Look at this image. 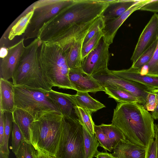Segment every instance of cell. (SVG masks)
<instances>
[{"label":"cell","mask_w":158,"mask_h":158,"mask_svg":"<svg viewBox=\"0 0 158 158\" xmlns=\"http://www.w3.org/2000/svg\"><path fill=\"white\" fill-rule=\"evenodd\" d=\"M139 0H114L109 3L101 15L105 23L119 17L127 11Z\"/></svg>","instance_id":"20"},{"label":"cell","mask_w":158,"mask_h":158,"mask_svg":"<svg viewBox=\"0 0 158 158\" xmlns=\"http://www.w3.org/2000/svg\"><path fill=\"white\" fill-rule=\"evenodd\" d=\"M108 5L101 0H74L44 23L40 34L47 38L70 25L92 20L101 16Z\"/></svg>","instance_id":"2"},{"label":"cell","mask_w":158,"mask_h":158,"mask_svg":"<svg viewBox=\"0 0 158 158\" xmlns=\"http://www.w3.org/2000/svg\"><path fill=\"white\" fill-rule=\"evenodd\" d=\"M95 157L96 158H116L112 154L98 151L96 154Z\"/></svg>","instance_id":"41"},{"label":"cell","mask_w":158,"mask_h":158,"mask_svg":"<svg viewBox=\"0 0 158 158\" xmlns=\"http://www.w3.org/2000/svg\"><path fill=\"white\" fill-rule=\"evenodd\" d=\"M156 93V106L154 111L151 112V114L154 119L158 120V89H155Z\"/></svg>","instance_id":"42"},{"label":"cell","mask_w":158,"mask_h":158,"mask_svg":"<svg viewBox=\"0 0 158 158\" xmlns=\"http://www.w3.org/2000/svg\"><path fill=\"white\" fill-rule=\"evenodd\" d=\"M95 135L100 146L106 150L111 152L113 148L111 143L106 135L103 132L100 125H95Z\"/></svg>","instance_id":"33"},{"label":"cell","mask_w":158,"mask_h":158,"mask_svg":"<svg viewBox=\"0 0 158 158\" xmlns=\"http://www.w3.org/2000/svg\"><path fill=\"white\" fill-rule=\"evenodd\" d=\"M73 96L77 106L86 110L91 114L105 107L103 104L92 97L88 92L77 91Z\"/></svg>","instance_id":"22"},{"label":"cell","mask_w":158,"mask_h":158,"mask_svg":"<svg viewBox=\"0 0 158 158\" xmlns=\"http://www.w3.org/2000/svg\"><path fill=\"white\" fill-rule=\"evenodd\" d=\"M92 77L104 87H114L127 91L138 99L139 104H145L149 91L152 88L139 83L125 79L113 74L107 69Z\"/></svg>","instance_id":"9"},{"label":"cell","mask_w":158,"mask_h":158,"mask_svg":"<svg viewBox=\"0 0 158 158\" xmlns=\"http://www.w3.org/2000/svg\"><path fill=\"white\" fill-rule=\"evenodd\" d=\"M35 158H53L45 152L40 150H36Z\"/></svg>","instance_id":"43"},{"label":"cell","mask_w":158,"mask_h":158,"mask_svg":"<svg viewBox=\"0 0 158 158\" xmlns=\"http://www.w3.org/2000/svg\"><path fill=\"white\" fill-rule=\"evenodd\" d=\"M63 115L55 111L44 112L34 119L31 130V143L40 150L56 157L62 129Z\"/></svg>","instance_id":"3"},{"label":"cell","mask_w":158,"mask_h":158,"mask_svg":"<svg viewBox=\"0 0 158 158\" xmlns=\"http://www.w3.org/2000/svg\"><path fill=\"white\" fill-rule=\"evenodd\" d=\"M84 39L76 42L64 52L67 63L70 69L81 67L83 60L82 49Z\"/></svg>","instance_id":"23"},{"label":"cell","mask_w":158,"mask_h":158,"mask_svg":"<svg viewBox=\"0 0 158 158\" xmlns=\"http://www.w3.org/2000/svg\"><path fill=\"white\" fill-rule=\"evenodd\" d=\"M105 93L109 97L114 99L118 103H139L138 99L130 92L114 87H104Z\"/></svg>","instance_id":"24"},{"label":"cell","mask_w":158,"mask_h":158,"mask_svg":"<svg viewBox=\"0 0 158 158\" xmlns=\"http://www.w3.org/2000/svg\"><path fill=\"white\" fill-rule=\"evenodd\" d=\"M103 36V34L102 31H99L86 43L83 45L82 49L83 60L91 51L97 47Z\"/></svg>","instance_id":"32"},{"label":"cell","mask_w":158,"mask_h":158,"mask_svg":"<svg viewBox=\"0 0 158 158\" xmlns=\"http://www.w3.org/2000/svg\"><path fill=\"white\" fill-rule=\"evenodd\" d=\"M13 86L12 82L0 78V112L12 113L15 108Z\"/></svg>","instance_id":"19"},{"label":"cell","mask_w":158,"mask_h":158,"mask_svg":"<svg viewBox=\"0 0 158 158\" xmlns=\"http://www.w3.org/2000/svg\"><path fill=\"white\" fill-rule=\"evenodd\" d=\"M156 106V93L155 89H151L147 95L146 102L143 106L148 111H153Z\"/></svg>","instance_id":"37"},{"label":"cell","mask_w":158,"mask_h":158,"mask_svg":"<svg viewBox=\"0 0 158 158\" xmlns=\"http://www.w3.org/2000/svg\"><path fill=\"white\" fill-rule=\"evenodd\" d=\"M143 67L147 70L146 75L158 77V40L156 48L151 59Z\"/></svg>","instance_id":"35"},{"label":"cell","mask_w":158,"mask_h":158,"mask_svg":"<svg viewBox=\"0 0 158 158\" xmlns=\"http://www.w3.org/2000/svg\"><path fill=\"white\" fill-rule=\"evenodd\" d=\"M75 110L78 120L81 125L91 135H95L94 127L95 124L92 118L91 114L86 110L78 106L75 107Z\"/></svg>","instance_id":"28"},{"label":"cell","mask_w":158,"mask_h":158,"mask_svg":"<svg viewBox=\"0 0 158 158\" xmlns=\"http://www.w3.org/2000/svg\"><path fill=\"white\" fill-rule=\"evenodd\" d=\"M33 14V10L29 12L21 17L11 28L8 35V39L10 40H13L15 36L20 35L25 32Z\"/></svg>","instance_id":"25"},{"label":"cell","mask_w":158,"mask_h":158,"mask_svg":"<svg viewBox=\"0 0 158 158\" xmlns=\"http://www.w3.org/2000/svg\"><path fill=\"white\" fill-rule=\"evenodd\" d=\"M109 46L102 37L97 47L83 59L81 67L82 70L92 76L108 69Z\"/></svg>","instance_id":"11"},{"label":"cell","mask_w":158,"mask_h":158,"mask_svg":"<svg viewBox=\"0 0 158 158\" xmlns=\"http://www.w3.org/2000/svg\"><path fill=\"white\" fill-rule=\"evenodd\" d=\"M36 152L31 143L25 141L15 155L16 158H35Z\"/></svg>","instance_id":"34"},{"label":"cell","mask_w":158,"mask_h":158,"mask_svg":"<svg viewBox=\"0 0 158 158\" xmlns=\"http://www.w3.org/2000/svg\"><path fill=\"white\" fill-rule=\"evenodd\" d=\"M74 0H40L28 7L23 13L25 14L34 11V14L24 38L27 40L37 37L38 31L43 25Z\"/></svg>","instance_id":"8"},{"label":"cell","mask_w":158,"mask_h":158,"mask_svg":"<svg viewBox=\"0 0 158 158\" xmlns=\"http://www.w3.org/2000/svg\"><path fill=\"white\" fill-rule=\"evenodd\" d=\"M151 1L139 0L119 17L105 23L104 27L102 31L103 34L102 38L105 41L110 45L112 44L118 28L128 17L134 12L139 10Z\"/></svg>","instance_id":"15"},{"label":"cell","mask_w":158,"mask_h":158,"mask_svg":"<svg viewBox=\"0 0 158 158\" xmlns=\"http://www.w3.org/2000/svg\"><path fill=\"white\" fill-rule=\"evenodd\" d=\"M155 139L156 146V158H158V129L157 127V124L155 123Z\"/></svg>","instance_id":"44"},{"label":"cell","mask_w":158,"mask_h":158,"mask_svg":"<svg viewBox=\"0 0 158 158\" xmlns=\"http://www.w3.org/2000/svg\"><path fill=\"white\" fill-rule=\"evenodd\" d=\"M100 126L110 141L113 148L121 141L126 139L122 131L112 124L102 123Z\"/></svg>","instance_id":"27"},{"label":"cell","mask_w":158,"mask_h":158,"mask_svg":"<svg viewBox=\"0 0 158 158\" xmlns=\"http://www.w3.org/2000/svg\"><path fill=\"white\" fill-rule=\"evenodd\" d=\"M156 146L155 138L150 139L146 148L145 158H156Z\"/></svg>","instance_id":"38"},{"label":"cell","mask_w":158,"mask_h":158,"mask_svg":"<svg viewBox=\"0 0 158 158\" xmlns=\"http://www.w3.org/2000/svg\"><path fill=\"white\" fill-rule=\"evenodd\" d=\"M99 17L70 25L42 41L48 45H57L65 52L76 42L85 38Z\"/></svg>","instance_id":"10"},{"label":"cell","mask_w":158,"mask_h":158,"mask_svg":"<svg viewBox=\"0 0 158 158\" xmlns=\"http://www.w3.org/2000/svg\"><path fill=\"white\" fill-rule=\"evenodd\" d=\"M158 40V14L155 13L143 30L131 60L135 62L142 54Z\"/></svg>","instance_id":"12"},{"label":"cell","mask_w":158,"mask_h":158,"mask_svg":"<svg viewBox=\"0 0 158 158\" xmlns=\"http://www.w3.org/2000/svg\"><path fill=\"white\" fill-rule=\"evenodd\" d=\"M13 88L15 107L27 111L34 119L45 112L55 111L61 114L48 91L23 85H14Z\"/></svg>","instance_id":"6"},{"label":"cell","mask_w":158,"mask_h":158,"mask_svg":"<svg viewBox=\"0 0 158 158\" xmlns=\"http://www.w3.org/2000/svg\"><path fill=\"white\" fill-rule=\"evenodd\" d=\"M39 48V63L43 76L50 87L75 90L69 80L70 69L62 49L57 45L43 42Z\"/></svg>","instance_id":"4"},{"label":"cell","mask_w":158,"mask_h":158,"mask_svg":"<svg viewBox=\"0 0 158 158\" xmlns=\"http://www.w3.org/2000/svg\"><path fill=\"white\" fill-rule=\"evenodd\" d=\"M157 128L158 129V123L157 124Z\"/></svg>","instance_id":"47"},{"label":"cell","mask_w":158,"mask_h":158,"mask_svg":"<svg viewBox=\"0 0 158 158\" xmlns=\"http://www.w3.org/2000/svg\"><path fill=\"white\" fill-rule=\"evenodd\" d=\"M154 119L137 103H118L114 109L112 124L119 129L131 142L146 148L155 138Z\"/></svg>","instance_id":"1"},{"label":"cell","mask_w":158,"mask_h":158,"mask_svg":"<svg viewBox=\"0 0 158 158\" xmlns=\"http://www.w3.org/2000/svg\"><path fill=\"white\" fill-rule=\"evenodd\" d=\"M42 42L36 38L25 47L12 77L14 85H23L49 91L52 89L44 77L38 60Z\"/></svg>","instance_id":"5"},{"label":"cell","mask_w":158,"mask_h":158,"mask_svg":"<svg viewBox=\"0 0 158 158\" xmlns=\"http://www.w3.org/2000/svg\"><path fill=\"white\" fill-rule=\"evenodd\" d=\"M104 25L105 23L101 15L99 17L86 35L84 39L83 45L86 43L98 32L102 31L104 27Z\"/></svg>","instance_id":"36"},{"label":"cell","mask_w":158,"mask_h":158,"mask_svg":"<svg viewBox=\"0 0 158 158\" xmlns=\"http://www.w3.org/2000/svg\"><path fill=\"white\" fill-rule=\"evenodd\" d=\"M13 122L15 123L21 131L25 141L31 143V130L34 119L28 112L15 107L12 113Z\"/></svg>","instance_id":"21"},{"label":"cell","mask_w":158,"mask_h":158,"mask_svg":"<svg viewBox=\"0 0 158 158\" xmlns=\"http://www.w3.org/2000/svg\"><path fill=\"white\" fill-rule=\"evenodd\" d=\"M158 40L147 49L135 62L132 63L131 67L132 68L140 70L149 62L156 48Z\"/></svg>","instance_id":"30"},{"label":"cell","mask_w":158,"mask_h":158,"mask_svg":"<svg viewBox=\"0 0 158 158\" xmlns=\"http://www.w3.org/2000/svg\"><path fill=\"white\" fill-rule=\"evenodd\" d=\"M8 53V48L5 47H2L0 50V57L1 58H3L6 57Z\"/></svg>","instance_id":"45"},{"label":"cell","mask_w":158,"mask_h":158,"mask_svg":"<svg viewBox=\"0 0 158 158\" xmlns=\"http://www.w3.org/2000/svg\"><path fill=\"white\" fill-rule=\"evenodd\" d=\"M53 158H57L55 157H53Z\"/></svg>","instance_id":"48"},{"label":"cell","mask_w":158,"mask_h":158,"mask_svg":"<svg viewBox=\"0 0 158 158\" xmlns=\"http://www.w3.org/2000/svg\"><path fill=\"white\" fill-rule=\"evenodd\" d=\"M9 155L0 152V158H9Z\"/></svg>","instance_id":"46"},{"label":"cell","mask_w":158,"mask_h":158,"mask_svg":"<svg viewBox=\"0 0 158 158\" xmlns=\"http://www.w3.org/2000/svg\"><path fill=\"white\" fill-rule=\"evenodd\" d=\"M48 95L58 107L62 114L64 117L78 120L75 107L77 104L73 95L60 92L52 89L48 92Z\"/></svg>","instance_id":"16"},{"label":"cell","mask_w":158,"mask_h":158,"mask_svg":"<svg viewBox=\"0 0 158 158\" xmlns=\"http://www.w3.org/2000/svg\"><path fill=\"white\" fill-rule=\"evenodd\" d=\"M82 126L78 120L63 116L62 133L56 157L85 158Z\"/></svg>","instance_id":"7"},{"label":"cell","mask_w":158,"mask_h":158,"mask_svg":"<svg viewBox=\"0 0 158 158\" xmlns=\"http://www.w3.org/2000/svg\"><path fill=\"white\" fill-rule=\"evenodd\" d=\"M12 150L15 154L23 143L25 141V138L17 125L13 122L12 130Z\"/></svg>","instance_id":"31"},{"label":"cell","mask_w":158,"mask_h":158,"mask_svg":"<svg viewBox=\"0 0 158 158\" xmlns=\"http://www.w3.org/2000/svg\"><path fill=\"white\" fill-rule=\"evenodd\" d=\"M69 77L75 90L95 93L105 91L104 88L92 76L84 73L81 67L69 70Z\"/></svg>","instance_id":"14"},{"label":"cell","mask_w":158,"mask_h":158,"mask_svg":"<svg viewBox=\"0 0 158 158\" xmlns=\"http://www.w3.org/2000/svg\"><path fill=\"white\" fill-rule=\"evenodd\" d=\"M111 71L120 77L139 83L151 88L158 89V77L141 75L138 70L131 67L127 69Z\"/></svg>","instance_id":"18"},{"label":"cell","mask_w":158,"mask_h":158,"mask_svg":"<svg viewBox=\"0 0 158 158\" xmlns=\"http://www.w3.org/2000/svg\"><path fill=\"white\" fill-rule=\"evenodd\" d=\"M24 40L23 38L16 44L8 48L7 56L1 58L0 78L7 80L12 78L24 52Z\"/></svg>","instance_id":"13"},{"label":"cell","mask_w":158,"mask_h":158,"mask_svg":"<svg viewBox=\"0 0 158 158\" xmlns=\"http://www.w3.org/2000/svg\"><path fill=\"white\" fill-rule=\"evenodd\" d=\"M112 154L116 158H145L146 148L132 143L127 139L121 141L114 148Z\"/></svg>","instance_id":"17"},{"label":"cell","mask_w":158,"mask_h":158,"mask_svg":"<svg viewBox=\"0 0 158 158\" xmlns=\"http://www.w3.org/2000/svg\"><path fill=\"white\" fill-rule=\"evenodd\" d=\"M139 10L151 11L155 13L158 12V0H152L143 6Z\"/></svg>","instance_id":"39"},{"label":"cell","mask_w":158,"mask_h":158,"mask_svg":"<svg viewBox=\"0 0 158 158\" xmlns=\"http://www.w3.org/2000/svg\"><path fill=\"white\" fill-rule=\"evenodd\" d=\"M5 130L4 113L0 112V149L3 145Z\"/></svg>","instance_id":"40"},{"label":"cell","mask_w":158,"mask_h":158,"mask_svg":"<svg viewBox=\"0 0 158 158\" xmlns=\"http://www.w3.org/2000/svg\"><path fill=\"white\" fill-rule=\"evenodd\" d=\"M84 136L85 158H93L98 152L99 143L95 135H91L82 126Z\"/></svg>","instance_id":"26"},{"label":"cell","mask_w":158,"mask_h":158,"mask_svg":"<svg viewBox=\"0 0 158 158\" xmlns=\"http://www.w3.org/2000/svg\"><path fill=\"white\" fill-rule=\"evenodd\" d=\"M5 122V130L3 144L0 149V152L9 155L10 152L8 149V141L12 131L13 121L12 113L5 111L4 112Z\"/></svg>","instance_id":"29"}]
</instances>
